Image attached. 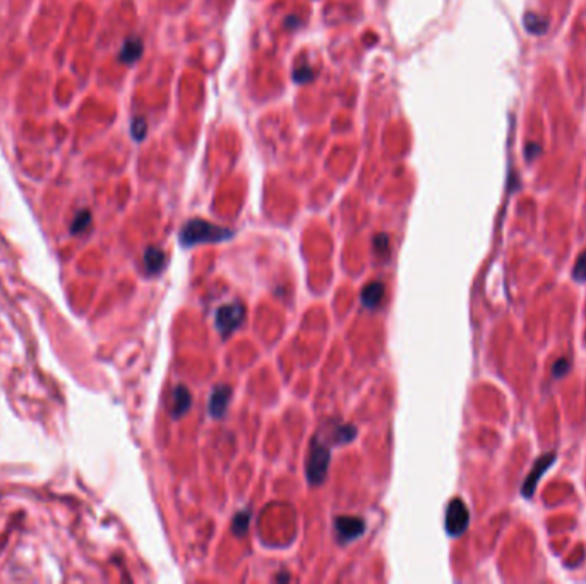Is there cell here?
Masks as SVG:
<instances>
[{
  "label": "cell",
  "instance_id": "1",
  "mask_svg": "<svg viewBox=\"0 0 586 584\" xmlns=\"http://www.w3.org/2000/svg\"><path fill=\"white\" fill-rule=\"evenodd\" d=\"M235 233L232 230L196 218L189 219L182 226L178 240H181L182 247H194L197 244H218V242L228 240Z\"/></svg>",
  "mask_w": 586,
  "mask_h": 584
},
{
  "label": "cell",
  "instance_id": "2",
  "mask_svg": "<svg viewBox=\"0 0 586 584\" xmlns=\"http://www.w3.org/2000/svg\"><path fill=\"white\" fill-rule=\"evenodd\" d=\"M329 461H331V451L319 440H312L305 465L307 480L310 485H321L324 482L326 475H328Z\"/></svg>",
  "mask_w": 586,
  "mask_h": 584
},
{
  "label": "cell",
  "instance_id": "3",
  "mask_svg": "<svg viewBox=\"0 0 586 584\" xmlns=\"http://www.w3.org/2000/svg\"><path fill=\"white\" fill-rule=\"evenodd\" d=\"M245 317V308L244 305L239 302L233 303H225L216 310V329L221 333V336H230L233 331L240 328V324L244 322Z\"/></svg>",
  "mask_w": 586,
  "mask_h": 584
},
{
  "label": "cell",
  "instance_id": "4",
  "mask_svg": "<svg viewBox=\"0 0 586 584\" xmlns=\"http://www.w3.org/2000/svg\"><path fill=\"white\" fill-rule=\"evenodd\" d=\"M446 531L449 536H460L470 524V510L461 499H453L446 509Z\"/></svg>",
  "mask_w": 586,
  "mask_h": 584
},
{
  "label": "cell",
  "instance_id": "5",
  "mask_svg": "<svg viewBox=\"0 0 586 584\" xmlns=\"http://www.w3.org/2000/svg\"><path fill=\"white\" fill-rule=\"evenodd\" d=\"M555 458H558V454L552 451V453H545L542 454L540 458L535 461L533 468L530 469L528 476L525 478V482L521 485V495L525 499H532L535 495V490H537L538 483H540L542 476L545 475V473L549 472V469L552 468V465L555 462Z\"/></svg>",
  "mask_w": 586,
  "mask_h": 584
},
{
  "label": "cell",
  "instance_id": "6",
  "mask_svg": "<svg viewBox=\"0 0 586 584\" xmlns=\"http://www.w3.org/2000/svg\"><path fill=\"white\" fill-rule=\"evenodd\" d=\"M335 530L340 543H350L364 533L365 523L360 517L340 516L335 519Z\"/></svg>",
  "mask_w": 586,
  "mask_h": 584
},
{
  "label": "cell",
  "instance_id": "7",
  "mask_svg": "<svg viewBox=\"0 0 586 584\" xmlns=\"http://www.w3.org/2000/svg\"><path fill=\"white\" fill-rule=\"evenodd\" d=\"M230 398H232V389H230V385H225V384L216 385L213 391H211L210 403H208V406H210L211 417L221 418L223 415L226 413V408H228Z\"/></svg>",
  "mask_w": 586,
  "mask_h": 584
},
{
  "label": "cell",
  "instance_id": "8",
  "mask_svg": "<svg viewBox=\"0 0 586 584\" xmlns=\"http://www.w3.org/2000/svg\"><path fill=\"white\" fill-rule=\"evenodd\" d=\"M190 405H192V396H190L189 389H187L185 385H177V387H174L170 396L171 417H174L175 420L184 417L187 411L190 410Z\"/></svg>",
  "mask_w": 586,
  "mask_h": 584
},
{
  "label": "cell",
  "instance_id": "9",
  "mask_svg": "<svg viewBox=\"0 0 586 584\" xmlns=\"http://www.w3.org/2000/svg\"><path fill=\"white\" fill-rule=\"evenodd\" d=\"M384 299V285L383 283H369L360 293V300L364 307L376 308L379 307Z\"/></svg>",
  "mask_w": 586,
  "mask_h": 584
},
{
  "label": "cell",
  "instance_id": "10",
  "mask_svg": "<svg viewBox=\"0 0 586 584\" xmlns=\"http://www.w3.org/2000/svg\"><path fill=\"white\" fill-rule=\"evenodd\" d=\"M142 50H144V45H142V42L139 38L126 40V43H124L119 55L120 62H124V64H134V62H137L139 58H141Z\"/></svg>",
  "mask_w": 586,
  "mask_h": 584
},
{
  "label": "cell",
  "instance_id": "11",
  "mask_svg": "<svg viewBox=\"0 0 586 584\" xmlns=\"http://www.w3.org/2000/svg\"><path fill=\"white\" fill-rule=\"evenodd\" d=\"M167 264V257H165V252L158 247H149L146 249L144 252V267L148 273L156 274L160 273L161 269Z\"/></svg>",
  "mask_w": 586,
  "mask_h": 584
},
{
  "label": "cell",
  "instance_id": "12",
  "mask_svg": "<svg viewBox=\"0 0 586 584\" xmlns=\"http://www.w3.org/2000/svg\"><path fill=\"white\" fill-rule=\"evenodd\" d=\"M523 23H525L526 31L532 33V35H537V36L545 35V33H547V29H549V21L544 19V17L538 16V14H535V12H526Z\"/></svg>",
  "mask_w": 586,
  "mask_h": 584
},
{
  "label": "cell",
  "instance_id": "13",
  "mask_svg": "<svg viewBox=\"0 0 586 584\" xmlns=\"http://www.w3.org/2000/svg\"><path fill=\"white\" fill-rule=\"evenodd\" d=\"M355 437H357V428L350 424L340 425V427L335 428V433H333V440H335L336 444H348L351 442Z\"/></svg>",
  "mask_w": 586,
  "mask_h": 584
},
{
  "label": "cell",
  "instance_id": "14",
  "mask_svg": "<svg viewBox=\"0 0 586 584\" xmlns=\"http://www.w3.org/2000/svg\"><path fill=\"white\" fill-rule=\"evenodd\" d=\"M249 524H251V514L247 512V510H242L235 516V519H233V524H232V530L233 533L237 536H244L247 533L249 530Z\"/></svg>",
  "mask_w": 586,
  "mask_h": 584
},
{
  "label": "cell",
  "instance_id": "15",
  "mask_svg": "<svg viewBox=\"0 0 586 584\" xmlns=\"http://www.w3.org/2000/svg\"><path fill=\"white\" fill-rule=\"evenodd\" d=\"M146 134H148V124L142 117H135L131 124V135L134 137V141L139 142L146 137Z\"/></svg>",
  "mask_w": 586,
  "mask_h": 584
},
{
  "label": "cell",
  "instance_id": "16",
  "mask_svg": "<svg viewBox=\"0 0 586 584\" xmlns=\"http://www.w3.org/2000/svg\"><path fill=\"white\" fill-rule=\"evenodd\" d=\"M293 81L299 84H305V83H310V81H314V71L310 65H300V67H296L295 71H293Z\"/></svg>",
  "mask_w": 586,
  "mask_h": 584
},
{
  "label": "cell",
  "instance_id": "17",
  "mask_svg": "<svg viewBox=\"0 0 586 584\" xmlns=\"http://www.w3.org/2000/svg\"><path fill=\"white\" fill-rule=\"evenodd\" d=\"M573 278L578 283L586 281V251L581 252V256L576 259V264L573 267Z\"/></svg>",
  "mask_w": 586,
  "mask_h": 584
},
{
  "label": "cell",
  "instance_id": "18",
  "mask_svg": "<svg viewBox=\"0 0 586 584\" xmlns=\"http://www.w3.org/2000/svg\"><path fill=\"white\" fill-rule=\"evenodd\" d=\"M91 225V215L90 211H81L78 216L74 218V223H72V233H81Z\"/></svg>",
  "mask_w": 586,
  "mask_h": 584
},
{
  "label": "cell",
  "instance_id": "19",
  "mask_svg": "<svg viewBox=\"0 0 586 584\" xmlns=\"http://www.w3.org/2000/svg\"><path fill=\"white\" fill-rule=\"evenodd\" d=\"M569 369H571L569 362H567L566 358H562V360H558V362H555L554 369H552V374H554L555 379H562V377L566 376L567 372H569Z\"/></svg>",
  "mask_w": 586,
  "mask_h": 584
},
{
  "label": "cell",
  "instance_id": "20",
  "mask_svg": "<svg viewBox=\"0 0 586 584\" xmlns=\"http://www.w3.org/2000/svg\"><path fill=\"white\" fill-rule=\"evenodd\" d=\"M374 247H376V251L379 252V254L387 252V249H390V238H387V235L380 233L377 235V237H374Z\"/></svg>",
  "mask_w": 586,
  "mask_h": 584
},
{
  "label": "cell",
  "instance_id": "21",
  "mask_svg": "<svg viewBox=\"0 0 586 584\" xmlns=\"http://www.w3.org/2000/svg\"><path fill=\"white\" fill-rule=\"evenodd\" d=\"M540 151H542L540 144H537V142H528V144H526V148H525V158H526V161L535 160V158H537L538 154H540Z\"/></svg>",
  "mask_w": 586,
  "mask_h": 584
}]
</instances>
